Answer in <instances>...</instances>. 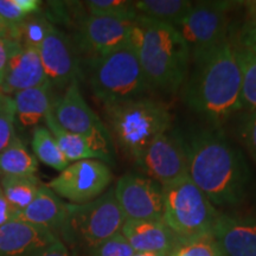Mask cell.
<instances>
[{
  "label": "cell",
  "instance_id": "6da1fadb",
  "mask_svg": "<svg viewBox=\"0 0 256 256\" xmlns=\"http://www.w3.org/2000/svg\"><path fill=\"white\" fill-rule=\"evenodd\" d=\"M186 142L188 178L214 206L242 203L252 179L242 151L226 139L220 128L192 133Z\"/></svg>",
  "mask_w": 256,
  "mask_h": 256
},
{
  "label": "cell",
  "instance_id": "7a4b0ae2",
  "mask_svg": "<svg viewBox=\"0 0 256 256\" xmlns=\"http://www.w3.org/2000/svg\"><path fill=\"white\" fill-rule=\"evenodd\" d=\"M184 82V101L192 112L220 126L242 110L241 70L235 44L226 40L194 58Z\"/></svg>",
  "mask_w": 256,
  "mask_h": 256
},
{
  "label": "cell",
  "instance_id": "3957f363",
  "mask_svg": "<svg viewBox=\"0 0 256 256\" xmlns=\"http://www.w3.org/2000/svg\"><path fill=\"white\" fill-rule=\"evenodd\" d=\"M130 46L152 90L174 94L184 86L190 51L174 28L138 16Z\"/></svg>",
  "mask_w": 256,
  "mask_h": 256
},
{
  "label": "cell",
  "instance_id": "277c9868",
  "mask_svg": "<svg viewBox=\"0 0 256 256\" xmlns=\"http://www.w3.org/2000/svg\"><path fill=\"white\" fill-rule=\"evenodd\" d=\"M84 66L92 95L104 107L147 98L152 90L130 44L106 55L87 57Z\"/></svg>",
  "mask_w": 256,
  "mask_h": 256
},
{
  "label": "cell",
  "instance_id": "5b68a950",
  "mask_svg": "<svg viewBox=\"0 0 256 256\" xmlns=\"http://www.w3.org/2000/svg\"><path fill=\"white\" fill-rule=\"evenodd\" d=\"M104 110L112 138L134 162L156 138L171 128L172 115L168 106L148 96L104 107Z\"/></svg>",
  "mask_w": 256,
  "mask_h": 256
},
{
  "label": "cell",
  "instance_id": "8992f818",
  "mask_svg": "<svg viewBox=\"0 0 256 256\" xmlns=\"http://www.w3.org/2000/svg\"><path fill=\"white\" fill-rule=\"evenodd\" d=\"M126 222L110 186L104 194L84 204L66 203V220L60 240L88 252L120 232Z\"/></svg>",
  "mask_w": 256,
  "mask_h": 256
},
{
  "label": "cell",
  "instance_id": "52a82bcc",
  "mask_svg": "<svg viewBox=\"0 0 256 256\" xmlns=\"http://www.w3.org/2000/svg\"><path fill=\"white\" fill-rule=\"evenodd\" d=\"M162 222L179 241L212 235L220 211L188 177L162 186Z\"/></svg>",
  "mask_w": 256,
  "mask_h": 256
},
{
  "label": "cell",
  "instance_id": "ba28073f",
  "mask_svg": "<svg viewBox=\"0 0 256 256\" xmlns=\"http://www.w3.org/2000/svg\"><path fill=\"white\" fill-rule=\"evenodd\" d=\"M51 113L63 130L88 139L96 151L113 162V138L84 100L78 81L70 83L63 94L54 100Z\"/></svg>",
  "mask_w": 256,
  "mask_h": 256
},
{
  "label": "cell",
  "instance_id": "9c48e42d",
  "mask_svg": "<svg viewBox=\"0 0 256 256\" xmlns=\"http://www.w3.org/2000/svg\"><path fill=\"white\" fill-rule=\"evenodd\" d=\"M234 2H200L176 28L186 43L190 60L229 40L228 14Z\"/></svg>",
  "mask_w": 256,
  "mask_h": 256
},
{
  "label": "cell",
  "instance_id": "30bf717a",
  "mask_svg": "<svg viewBox=\"0 0 256 256\" xmlns=\"http://www.w3.org/2000/svg\"><path fill=\"white\" fill-rule=\"evenodd\" d=\"M113 172L107 162L96 159L72 162L46 184L60 198L72 204H84L110 188Z\"/></svg>",
  "mask_w": 256,
  "mask_h": 256
},
{
  "label": "cell",
  "instance_id": "8fae6325",
  "mask_svg": "<svg viewBox=\"0 0 256 256\" xmlns=\"http://www.w3.org/2000/svg\"><path fill=\"white\" fill-rule=\"evenodd\" d=\"M136 164L162 186L188 177L185 138L171 127L147 147Z\"/></svg>",
  "mask_w": 256,
  "mask_h": 256
},
{
  "label": "cell",
  "instance_id": "7c38bea8",
  "mask_svg": "<svg viewBox=\"0 0 256 256\" xmlns=\"http://www.w3.org/2000/svg\"><path fill=\"white\" fill-rule=\"evenodd\" d=\"M114 194L126 220L162 222L164 191L153 179L130 172L118 179Z\"/></svg>",
  "mask_w": 256,
  "mask_h": 256
},
{
  "label": "cell",
  "instance_id": "4fadbf2b",
  "mask_svg": "<svg viewBox=\"0 0 256 256\" xmlns=\"http://www.w3.org/2000/svg\"><path fill=\"white\" fill-rule=\"evenodd\" d=\"M38 51L46 82L51 88L66 89L72 82L78 81L82 68L75 46L58 28L46 19Z\"/></svg>",
  "mask_w": 256,
  "mask_h": 256
},
{
  "label": "cell",
  "instance_id": "5bb4252c",
  "mask_svg": "<svg viewBox=\"0 0 256 256\" xmlns=\"http://www.w3.org/2000/svg\"><path fill=\"white\" fill-rule=\"evenodd\" d=\"M136 19L86 14L78 26V46L87 57L113 52L130 44Z\"/></svg>",
  "mask_w": 256,
  "mask_h": 256
},
{
  "label": "cell",
  "instance_id": "9a60e30c",
  "mask_svg": "<svg viewBox=\"0 0 256 256\" xmlns=\"http://www.w3.org/2000/svg\"><path fill=\"white\" fill-rule=\"evenodd\" d=\"M46 83L38 46L20 43L12 52L2 78V92L14 96L19 92L36 88Z\"/></svg>",
  "mask_w": 256,
  "mask_h": 256
},
{
  "label": "cell",
  "instance_id": "2e32d148",
  "mask_svg": "<svg viewBox=\"0 0 256 256\" xmlns=\"http://www.w3.org/2000/svg\"><path fill=\"white\" fill-rule=\"evenodd\" d=\"M212 236L226 256H256V218L220 212Z\"/></svg>",
  "mask_w": 256,
  "mask_h": 256
},
{
  "label": "cell",
  "instance_id": "e0dca14e",
  "mask_svg": "<svg viewBox=\"0 0 256 256\" xmlns=\"http://www.w3.org/2000/svg\"><path fill=\"white\" fill-rule=\"evenodd\" d=\"M66 220V203L46 184H43L36 198L25 209L17 211L14 220L49 230L57 238H60Z\"/></svg>",
  "mask_w": 256,
  "mask_h": 256
},
{
  "label": "cell",
  "instance_id": "ac0fdd59",
  "mask_svg": "<svg viewBox=\"0 0 256 256\" xmlns=\"http://www.w3.org/2000/svg\"><path fill=\"white\" fill-rule=\"evenodd\" d=\"M120 234L134 252H154L168 256L179 240L164 222L126 220Z\"/></svg>",
  "mask_w": 256,
  "mask_h": 256
},
{
  "label": "cell",
  "instance_id": "d6986e66",
  "mask_svg": "<svg viewBox=\"0 0 256 256\" xmlns=\"http://www.w3.org/2000/svg\"><path fill=\"white\" fill-rule=\"evenodd\" d=\"M57 240L49 230L11 220L0 228V256H28Z\"/></svg>",
  "mask_w": 256,
  "mask_h": 256
},
{
  "label": "cell",
  "instance_id": "ffe728a7",
  "mask_svg": "<svg viewBox=\"0 0 256 256\" xmlns=\"http://www.w3.org/2000/svg\"><path fill=\"white\" fill-rule=\"evenodd\" d=\"M16 110V122L22 127L38 126L46 119L54 104L52 88L49 83L19 92L12 96Z\"/></svg>",
  "mask_w": 256,
  "mask_h": 256
},
{
  "label": "cell",
  "instance_id": "44dd1931",
  "mask_svg": "<svg viewBox=\"0 0 256 256\" xmlns=\"http://www.w3.org/2000/svg\"><path fill=\"white\" fill-rule=\"evenodd\" d=\"M44 122H46V127L48 130L52 133L54 138H55L57 144H58L60 151H62L63 156L69 162V164L80 162V160L88 159L101 160V162H107L108 165L112 164V162L107 156L96 151L95 147L92 146V144L88 139L63 130L57 124L51 110L48 113L46 119H44Z\"/></svg>",
  "mask_w": 256,
  "mask_h": 256
},
{
  "label": "cell",
  "instance_id": "7402d4cb",
  "mask_svg": "<svg viewBox=\"0 0 256 256\" xmlns=\"http://www.w3.org/2000/svg\"><path fill=\"white\" fill-rule=\"evenodd\" d=\"M194 2L188 0H139L134 8L139 17L177 28L190 11Z\"/></svg>",
  "mask_w": 256,
  "mask_h": 256
},
{
  "label": "cell",
  "instance_id": "603a6c76",
  "mask_svg": "<svg viewBox=\"0 0 256 256\" xmlns=\"http://www.w3.org/2000/svg\"><path fill=\"white\" fill-rule=\"evenodd\" d=\"M42 185L36 174L0 176V188L14 214L25 209L36 198Z\"/></svg>",
  "mask_w": 256,
  "mask_h": 256
},
{
  "label": "cell",
  "instance_id": "cb8c5ba5",
  "mask_svg": "<svg viewBox=\"0 0 256 256\" xmlns=\"http://www.w3.org/2000/svg\"><path fill=\"white\" fill-rule=\"evenodd\" d=\"M37 171L36 156L28 152L18 136L0 152V176L36 174Z\"/></svg>",
  "mask_w": 256,
  "mask_h": 256
},
{
  "label": "cell",
  "instance_id": "d4e9b609",
  "mask_svg": "<svg viewBox=\"0 0 256 256\" xmlns=\"http://www.w3.org/2000/svg\"><path fill=\"white\" fill-rule=\"evenodd\" d=\"M31 146L36 159L49 168L62 172L69 165V162L63 156L52 133L46 126L38 124L34 128Z\"/></svg>",
  "mask_w": 256,
  "mask_h": 256
},
{
  "label": "cell",
  "instance_id": "484cf974",
  "mask_svg": "<svg viewBox=\"0 0 256 256\" xmlns=\"http://www.w3.org/2000/svg\"><path fill=\"white\" fill-rule=\"evenodd\" d=\"M234 44L241 70L242 110L256 112V55L235 42Z\"/></svg>",
  "mask_w": 256,
  "mask_h": 256
},
{
  "label": "cell",
  "instance_id": "4316f807",
  "mask_svg": "<svg viewBox=\"0 0 256 256\" xmlns=\"http://www.w3.org/2000/svg\"><path fill=\"white\" fill-rule=\"evenodd\" d=\"M88 14L98 17L127 18L136 19L138 17L134 2L127 0H89L84 2Z\"/></svg>",
  "mask_w": 256,
  "mask_h": 256
},
{
  "label": "cell",
  "instance_id": "83f0119b",
  "mask_svg": "<svg viewBox=\"0 0 256 256\" xmlns=\"http://www.w3.org/2000/svg\"><path fill=\"white\" fill-rule=\"evenodd\" d=\"M220 248L212 235H204L179 243L168 256H218Z\"/></svg>",
  "mask_w": 256,
  "mask_h": 256
},
{
  "label": "cell",
  "instance_id": "f1b7e54d",
  "mask_svg": "<svg viewBox=\"0 0 256 256\" xmlns=\"http://www.w3.org/2000/svg\"><path fill=\"white\" fill-rule=\"evenodd\" d=\"M17 136L16 110L12 96L0 95V152Z\"/></svg>",
  "mask_w": 256,
  "mask_h": 256
},
{
  "label": "cell",
  "instance_id": "f546056e",
  "mask_svg": "<svg viewBox=\"0 0 256 256\" xmlns=\"http://www.w3.org/2000/svg\"><path fill=\"white\" fill-rule=\"evenodd\" d=\"M240 140L256 162V112H244L238 121Z\"/></svg>",
  "mask_w": 256,
  "mask_h": 256
},
{
  "label": "cell",
  "instance_id": "4dcf8cb0",
  "mask_svg": "<svg viewBox=\"0 0 256 256\" xmlns=\"http://www.w3.org/2000/svg\"><path fill=\"white\" fill-rule=\"evenodd\" d=\"M134 250L121 234L112 236L88 252V256H132Z\"/></svg>",
  "mask_w": 256,
  "mask_h": 256
},
{
  "label": "cell",
  "instance_id": "1f68e13d",
  "mask_svg": "<svg viewBox=\"0 0 256 256\" xmlns=\"http://www.w3.org/2000/svg\"><path fill=\"white\" fill-rule=\"evenodd\" d=\"M0 16L14 25L23 24L28 18L18 8L14 0H0Z\"/></svg>",
  "mask_w": 256,
  "mask_h": 256
},
{
  "label": "cell",
  "instance_id": "d6a6232c",
  "mask_svg": "<svg viewBox=\"0 0 256 256\" xmlns=\"http://www.w3.org/2000/svg\"><path fill=\"white\" fill-rule=\"evenodd\" d=\"M22 42L18 40H10V38H0V84L8 66V63L12 52L16 50Z\"/></svg>",
  "mask_w": 256,
  "mask_h": 256
},
{
  "label": "cell",
  "instance_id": "836d02e7",
  "mask_svg": "<svg viewBox=\"0 0 256 256\" xmlns=\"http://www.w3.org/2000/svg\"><path fill=\"white\" fill-rule=\"evenodd\" d=\"M235 43L250 50L256 55V28L243 23V26L238 34V40Z\"/></svg>",
  "mask_w": 256,
  "mask_h": 256
},
{
  "label": "cell",
  "instance_id": "e575fe53",
  "mask_svg": "<svg viewBox=\"0 0 256 256\" xmlns=\"http://www.w3.org/2000/svg\"><path fill=\"white\" fill-rule=\"evenodd\" d=\"M28 256H70L68 248L60 240H57L54 243H51L48 247H44L40 250L34 252Z\"/></svg>",
  "mask_w": 256,
  "mask_h": 256
},
{
  "label": "cell",
  "instance_id": "d590c367",
  "mask_svg": "<svg viewBox=\"0 0 256 256\" xmlns=\"http://www.w3.org/2000/svg\"><path fill=\"white\" fill-rule=\"evenodd\" d=\"M20 25H14L8 23L0 16V38H10V40H20Z\"/></svg>",
  "mask_w": 256,
  "mask_h": 256
},
{
  "label": "cell",
  "instance_id": "8d00e7d4",
  "mask_svg": "<svg viewBox=\"0 0 256 256\" xmlns=\"http://www.w3.org/2000/svg\"><path fill=\"white\" fill-rule=\"evenodd\" d=\"M14 210L12 209V206L8 203V200H5L4 194H2V188H0V228L8 222H11L14 220Z\"/></svg>",
  "mask_w": 256,
  "mask_h": 256
},
{
  "label": "cell",
  "instance_id": "74e56055",
  "mask_svg": "<svg viewBox=\"0 0 256 256\" xmlns=\"http://www.w3.org/2000/svg\"><path fill=\"white\" fill-rule=\"evenodd\" d=\"M14 2L26 17L38 12L42 5V2L38 0H14Z\"/></svg>",
  "mask_w": 256,
  "mask_h": 256
},
{
  "label": "cell",
  "instance_id": "f35d334b",
  "mask_svg": "<svg viewBox=\"0 0 256 256\" xmlns=\"http://www.w3.org/2000/svg\"><path fill=\"white\" fill-rule=\"evenodd\" d=\"M246 8V20L244 24L250 25L252 28H256V0L252 2H243Z\"/></svg>",
  "mask_w": 256,
  "mask_h": 256
},
{
  "label": "cell",
  "instance_id": "ab89813d",
  "mask_svg": "<svg viewBox=\"0 0 256 256\" xmlns=\"http://www.w3.org/2000/svg\"><path fill=\"white\" fill-rule=\"evenodd\" d=\"M132 256H166V255L154 254V252H134Z\"/></svg>",
  "mask_w": 256,
  "mask_h": 256
},
{
  "label": "cell",
  "instance_id": "60d3db41",
  "mask_svg": "<svg viewBox=\"0 0 256 256\" xmlns=\"http://www.w3.org/2000/svg\"><path fill=\"white\" fill-rule=\"evenodd\" d=\"M218 256H226V255H224V254H223V252H220V255H218Z\"/></svg>",
  "mask_w": 256,
  "mask_h": 256
},
{
  "label": "cell",
  "instance_id": "b9f144b4",
  "mask_svg": "<svg viewBox=\"0 0 256 256\" xmlns=\"http://www.w3.org/2000/svg\"><path fill=\"white\" fill-rule=\"evenodd\" d=\"M2 87H0V95H2Z\"/></svg>",
  "mask_w": 256,
  "mask_h": 256
}]
</instances>
